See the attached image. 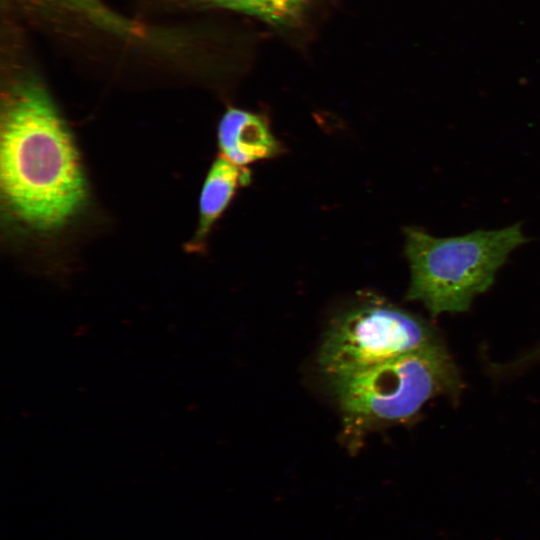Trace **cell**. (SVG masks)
Returning <instances> with one entry per match:
<instances>
[{
  "label": "cell",
  "instance_id": "1",
  "mask_svg": "<svg viewBox=\"0 0 540 540\" xmlns=\"http://www.w3.org/2000/svg\"><path fill=\"white\" fill-rule=\"evenodd\" d=\"M0 189L8 222L36 235L62 231L87 205L74 138L47 88L32 75L16 77L2 93Z\"/></svg>",
  "mask_w": 540,
  "mask_h": 540
},
{
  "label": "cell",
  "instance_id": "2",
  "mask_svg": "<svg viewBox=\"0 0 540 540\" xmlns=\"http://www.w3.org/2000/svg\"><path fill=\"white\" fill-rule=\"evenodd\" d=\"M526 241L519 224L450 238L406 228L405 255L411 271L406 297L421 302L432 316L464 312L492 285L510 252Z\"/></svg>",
  "mask_w": 540,
  "mask_h": 540
},
{
  "label": "cell",
  "instance_id": "3",
  "mask_svg": "<svg viewBox=\"0 0 540 540\" xmlns=\"http://www.w3.org/2000/svg\"><path fill=\"white\" fill-rule=\"evenodd\" d=\"M348 426L408 420L431 398L456 393L459 374L440 341L331 383Z\"/></svg>",
  "mask_w": 540,
  "mask_h": 540
},
{
  "label": "cell",
  "instance_id": "4",
  "mask_svg": "<svg viewBox=\"0 0 540 540\" xmlns=\"http://www.w3.org/2000/svg\"><path fill=\"white\" fill-rule=\"evenodd\" d=\"M436 341L434 329L421 318L384 302L369 301L333 322L318 362L334 383Z\"/></svg>",
  "mask_w": 540,
  "mask_h": 540
},
{
  "label": "cell",
  "instance_id": "5",
  "mask_svg": "<svg viewBox=\"0 0 540 540\" xmlns=\"http://www.w3.org/2000/svg\"><path fill=\"white\" fill-rule=\"evenodd\" d=\"M217 143L221 156L240 167L275 158L284 150L264 115L235 107L221 117Z\"/></svg>",
  "mask_w": 540,
  "mask_h": 540
},
{
  "label": "cell",
  "instance_id": "6",
  "mask_svg": "<svg viewBox=\"0 0 540 540\" xmlns=\"http://www.w3.org/2000/svg\"><path fill=\"white\" fill-rule=\"evenodd\" d=\"M251 181L247 167L237 166L220 156L210 166L199 198V222L192 248L200 249L212 227L231 203L238 189Z\"/></svg>",
  "mask_w": 540,
  "mask_h": 540
},
{
  "label": "cell",
  "instance_id": "7",
  "mask_svg": "<svg viewBox=\"0 0 540 540\" xmlns=\"http://www.w3.org/2000/svg\"><path fill=\"white\" fill-rule=\"evenodd\" d=\"M35 6L52 9L93 25L125 40H153L157 34L146 25L119 15L103 0H23Z\"/></svg>",
  "mask_w": 540,
  "mask_h": 540
},
{
  "label": "cell",
  "instance_id": "8",
  "mask_svg": "<svg viewBox=\"0 0 540 540\" xmlns=\"http://www.w3.org/2000/svg\"><path fill=\"white\" fill-rule=\"evenodd\" d=\"M194 8H223L236 10L277 25L295 24L311 0H171Z\"/></svg>",
  "mask_w": 540,
  "mask_h": 540
}]
</instances>
